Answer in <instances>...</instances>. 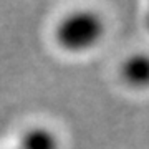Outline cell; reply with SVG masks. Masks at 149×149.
<instances>
[{"instance_id": "3", "label": "cell", "mask_w": 149, "mask_h": 149, "mask_svg": "<svg viewBox=\"0 0 149 149\" xmlns=\"http://www.w3.org/2000/svg\"><path fill=\"white\" fill-rule=\"evenodd\" d=\"M18 149H60V144L53 131L35 126L22 134Z\"/></svg>"}, {"instance_id": "1", "label": "cell", "mask_w": 149, "mask_h": 149, "mask_svg": "<svg viewBox=\"0 0 149 149\" xmlns=\"http://www.w3.org/2000/svg\"><path fill=\"white\" fill-rule=\"evenodd\" d=\"M104 35V22L96 12L78 10L60 20L55 38L70 53H83L95 48Z\"/></svg>"}, {"instance_id": "2", "label": "cell", "mask_w": 149, "mask_h": 149, "mask_svg": "<svg viewBox=\"0 0 149 149\" xmlns=\"http://www.w3.org/2000/svg\"><path fill=\"white\" fill-rule=\"evenodd\" d=\"M121 76L131 88H149V53L139 52L128 56L121 65Z\"/></svg>"}]
</instances>
